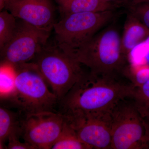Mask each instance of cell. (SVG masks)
<instances>
[{
    "instance_id": "13",
    "label": "cell",
    "mask_w": 149,
    "mask_h": 149,
    "mask_svg": "<svg viewBox=\"0 0 149 149\" xmlns=\"http://www.w3.org/2000/svg\"><path fill=\"white\" fill-rule=\"evenodd\" d=\"M22 115L19 111L15 112L5 106L0 108V148H5V143L8 141L11 133L20 132Z\"/></svg>"
},
{
    "instance_id": "20",
    "label": "cell",
    "mask_w": 149,
    "mask_h": 149,
    "mask_svg": "<svg viewBox=\"0 0 149 149\" xmlns=\"http://www.w3.org/2000/svg\"><path fill=\"white\" fill-rule=\"evenodd\" d=\"M145 128L144 149H149V111L140 113Z\"/></svg>"
},
{
    "instance_id": "15",
    "label": "cell",
    "mask_w": 149,
    "mask_h": 149,
    "mask_svg": "<svg viewBox=\"0 0 149 149\" xmlns=\"http://www.w3.org/2000/svg\"><path fill=\"white\" fill-rule=\"evenodd\" d=\"M17 19L6 10L0 13V50L13 37L17 27Z\"/></svg>"
},
{
    "instance_id": "7",
    "label": "cell",
    "mask_w": 149,
    "mask_h": 149,
    "mask_svg": "<svg viewBox=\"0 0 149 149\" xmlns=\"http://www.w3.org/2000/svg\"><path fill=\"white\" fill-rule=\"evenodd\" d=\"M19 19L13 37L0 50L1 65L13 67L32 61L47 45L50 31Z\"/></svg>"
},
{
    "instance_id": "3",
    "label": "cell",
    "mask_w": 149,
    "mask_h": 149,
    "mask_svg": "<svg viewBox=\"0 0 149 149\" xmlns=\"http://www.w3.org/2000/svg\"><path fill=\"white\" fill-rule=\"evenodd\" d=\"M15 88L8 97L3 99L23 115L55 111L58 100L35 63L29 62L13 67Z\"/></svg>"
},
{
    "instance_id": "21",
    "label": "cell",
    "mask_w": 149,
    "mask_h": 149,
    "mask_svg": "<svg viewBox=\"0 0 149 149\" xmlns=\"http://www.w3.org/2000/svg\"><path fill=\"white\" fill-rule=\"evenodd\" d=\"M103 1L117 8L120 7L126 8V4L124 0H102Z\"/></svg>"
},
{
    "instance_id": "8",
    "label": "cell",
    "mask_w": 149,
    "mask_h": 149,
    "mask_svg": "<svg viewBox=\"0 0 149 149\" xmlns=\"http://www.w3.org/2000/svg\"><path fill=\"white\" fill-rule=\"evenodd\" d=\"M65 123L64 116L58 112L22 115L20 137L35 149H52Z\"/></svg>"
},
{
    "instance_id": "9",
    "label": "cell",
    "mask_w": 149,
    "mask_h": 149,
    "mask_svg": "<svg viewBox=\"0 0 149 149\" xmlns=\"http://www.w3.org/2000/svg\"><path fill=\"white\" fill-rule=\"evenodd\" d=\"M110 111L63 115L79 139L90 149H111Z\"/></svg>"
},
{
    "instance_id": "17",
    "label": "cell",
    "mask_w": 149,
    "mask_h": 149,
    "mask_svg": "<svg viewBox=\"0 0 149 149\" xmlns=\"http://www.w3.org/2000/svg\"><path fill=\"white\" fill-rule=\"evenodd\" d=\"M1 96L2 99L8 97L15 88V74L13 68L8 65H1Z\"/></svg>"
},
{
    "instance_id": "5",
    "label": "cell",
    "mask_w": 149,
    "mask_h": 149,
    "mask_svg": "<svg viewBox=\"0 0 149 149\" xmlns=\"http://www.w3.org/2000/svg\"><path fill=\"white\" fill-rule=\"evenodd\" d=\"M114 11L87 12L62 16L54 25L56 45L66 53L79 49L114 19Z\"/></svg>"
},
{
    "instance_id": "14",
    "label": "cell",
    "mask_w": 149,
    "mask_h": 149,
    "mask_svg": "<svg viewBox=\"0 0 149 149\" xmlns=\"http://www.w3.org/2000/svg\"><path fill=\"white\" fill-rule=\"evenodd\" d=\"M52 149H90L78 138L72 127L67 123Z\"/></svg>"
},
{
    "instance_id": "2",
    "label": "cell",
    "mask_w": 149,
    "mask_h": 149,
    "mask_svg": "<svg viewBox=\"0 0 149 149\" xmlns=\"http://www.w3.org/2000/svg\"><path fill=\"white\" fill-rule=\"evenodd\" d=\"M95 74L123 73L127 58L121 47V35L112 23L100 30L79 49L67 53Z\"/></svg>"
},
{
    "instance_id": "23",
    "label": "cell",
    "mask_w": 149,
    "mask_h": 149,
    "mask_svg": "<svg viewBox=\"0 0 149 149\" xmlns=\"http://www.w3.org/2000/svg\"><path fill=\"white\" fill-rule=\"evenodd\" d=\"M10 0H0V10L2 11L5 9L8 3Z\"/></svg>"
},
{
    "instance_id": "10",
    "label": "cell",
    "mask_w": 149,
    "mask_h": 149,
    "mask_svg": "<svg viewBox=\"0 0 149 149\" xmlns=\"http://www.w3.org/2000/svg\"><path fill=\"white\" fill-rule=\"evenodd\" d=\"M4 10L18 19L50 32L57 22L52 0H10Z\"/></svg>"
},
{
    "instance_id": "12",
    "label": "cell",
    "mask_w": 149,
    "mask_h": 149,
    "mask_svg": "<svg viewBox=\"0 0 149 149\" xmlns=\"http://www.w3.org/2000/svg\"><path fill=\"white\" fill-rule=\"evenodd\" d=\"M62 16L69 14L115 10L113 6L102 0H55Z\"/></svg>"
},
{
    "instance_id": "6",
    "label": "cell",
    "mask_w": 149,
    "mask_h": 149,
    "mask_svg": "<svg viewBox=\"0 0 149 149\" xmlns=\"http://www.w3.org/2000/svg\"><path fill=\"white\" fill-rule=\"evenodd\" d=\"M110 113L111 149H144L145 128L132 97L120 100Z\"/></svg>"
},
{
    "instance_id": "22",
    "label": "cell",
    "mask_w": 149,
    "mask_h": 149,
    "mask_svg": "<svg viewBox=\"0 0 149 149\" xmlns=\"http://www.w3.org/2000/svg\"><path fill=\"white\" fill-rule=\"evenodd\" d=\"M148 1L149 0H124L125 4H126V8L130 6Z\"/></svg>"
},
{
    "instance_id": "18",
    "label": "cell",
    "mask_w": 149,
    "mask_h": 149,
    "mask_svg": "<svg viewBox=\"0 0 149 149\" xmlns=\"http://www.w3.org/2000/svg\"><path fill=\"white\" fill-rule=\"evenodd\" d=\"M127 8L128 13L136 17L149 29V1L130 6Z\"/></svg>"
},
{
    "instance_id": "11",
    "label": "cell",
    "mask_w": 149,
    "mask_h": 149,
    "mask_svg": "<svg viewBox=\"0 0 149 149\" xmlns=\"http://www.w3.org/2000/svg\"><path fill=\"white\" fill-rule=\"evenodd\" d=\"M149 37V29L128 13L121 35V47L124 55L128 58L133 49Z\"/></svg>"
},
{
    "instance_id": "1",
    "label": "cell",
    "mask_w": 149,
    "mask_h": 149,
    "mask_svg": "<svg viewBox=\"0 0 149 149\" xmlns=\"http://www.w3.org/2000/svg\"><path fill=\"white\" fill-rule=\"evenodd\" d=\"M123 73L86 72L58 102L63 114L110 111L119 101L132 97L135 85L123 80Z\"/></svg>"
},
{
    "instance_id": "16",
    "label": "cell",
    "mask_w": 149,
    "mask_h": 149,
    "mask_svg": "<svg viewBox=\"0 0 149 149\" xmlns=\"http://www.w3.org/2000/svg\"><path fill=\"white\" fill-rule=\"evenodd\" d=\"M132 97L140 113L149 111V77L135 85Z\"/></svg>"
},
{
    "instance_id": "19",
    "label": "cell",
    "mask_w": 149,
    "mask_h": 149,
    "mask_svg": "<svg viewBox=\"0 0 149 149\" xmlns=\"http://www.w3.org/2000/svg\"><path fill=\"white\" fill-rule=\"evenodd\" d=\"M20 137V132L15 131L11 133L9 136L6 148L9 149H35L34 147L30 144L24 142H22L19 139Z\"/></svg>"
},
{
    "instance_id": "4",
    "label": "cell",
    "mask_w": 149,
    "mask_h": 149,
    "mask_svg": "<svg viewBox=\"0 0 149 149\" xmlns=\"http://www.w3.org/2000/svg\"><path fill=\"white\" fill-rule=\"evenodd\" d=\"M58 102L87 72L85 67L56 45H47L33 60Z\"/></svg>"
}]
</instances>
